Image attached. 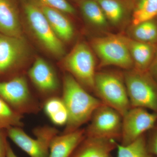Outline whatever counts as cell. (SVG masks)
Returning <instances> with one entry per match:
<instances>
[{
    "label": "cell",
    "instance_id": "obj_27",
    "mask_svg": "<svg viewBox=\"0 0 157 157\" xmlns=\"http://www.w3.org/2000/svg\"><path fill=\"white\" fill-rule=\"evenodd\" d=\"M7 134L0 130V157H7V146L9 143L7 140Z\"/></svg>",
    "mask_w": 157,
    "mask_h": 157
},
{
    "label": "cell",
    "instance_id": "obj_15",
    "mask_svg": "<svg viewBox=\"0 0 157 157\" xmlns=\"http://www.w3.org/2000/svg\"><path fill=\"white\" fill-rule=\"evenodd\" d=\"M134 63V69L148 71L154 57L157 45L139 42L122 35Z\"/></svg>",
    "mask_w": 157,
    "mask_h": 157
},
{
    "label": "cell",
    "instance_id": "obj_8",
    "mask_svg": "<svg viewBox=\"0 0 157 157\" xmlns=\"http://www.w3.org/2000/svg\"><path fill=\"white\" fill-rule=\"evenodd\" d=\"M0 97L21 114L37 112L39 106L33 98L25 76H16L9 81L0 82Z\"/></svg>",
    "mask_w": 157,
    "mask_h": 157
},
{
    "label": "cell",
    "instance_id": "obj_9",
    "mask_svg": "<svg viewBox=\"0 0 157 157\" xmlns=\"http://www.w3.org/2000/svg\"><path fill=\"white\" fill-rule=\"evenodd\" d=\"M122 116L112 107L103 104L93 113L86 130V137L121 140Z\"/></svg>",
    "mask_w": 157,
    "mask_h": 157
},
{
    "label": "cell",
    "instance_id": "obj_6",
    "mask_svg": "<svg viewBox=\"0 0 157 157\" xmlns=\"http://www.w3.org/2000/svg\"><path fill=\"white\" fill-rule=\"evenodd\" d=\"M23 6L29 27L40 44L55 56L63 55L65 48L63 42L54 33L38 5L24 2Z\"/></svg>",
    "mask_w": 157,
    "mask_h": 157
},
{
    "label": "cell",
    "instance_id": "obj_10",
    "mask_svg": "<svg viewBox=\"0 0 157 157\" xmlns=\"http://www.w3.org/2000/svg\"><path fill=\"white\" fill-rule=\"evenodd\" d=\"M157 122V113L140 107H131L123 116L120 144L132 143L154 128Z\"/></svg>",
    "mask_w": 157,
    "mask_h": 157
},
{
    "label": "cell",
    "instance_id": "obj_19",
    "mask_svg": "<svg viewBox=\"0 0 157 157\" xmlns=\"http://www.w3.org/2000/svg\"><path fill=\"white\" fill-rule=\"evenodd\" d=\"M101 6L108 22L120 25L125 19L128 7L123 0H96Z\"/></svg>",
    "mask_w": 157,
    "mask_h": 157
},
{
    "label": "cell",
    "instance_id": "obj_16",
    "mask_svg": "<svg viewBox=\"0 0 157 157\" xmlns=\"http://www.w3.org/2000/svg\"><path fill=\"white\" fill-rule=\"evenodd\" d=\"M0 34L10 36L23 37L15 0H0Z\"/></svg>",
    "mask_w": 157,
    "mask_h": 157
},
{
    "label": "cell",
    "instance_id": "obj_11",
    "mask_svg": "<svg viewBox=\"0 0 157 157\" xmlns=\"http://www.w3.org/2000/svg\"><path fill=\"white\" fill-rule=\"evenodd\" d=\"M27 48L23 37L0 34V75L18 65L26 55Z\"/></svg>",
    "mask_w": 157,
    "mask_h": 157
},
{
    "label": "cell",
    "instance_id": "obj_13",
    "mask_svg": "<svg viewBox=\"0 0 157 157\" xmlns=\"http://www.w3.org/2000/svg\"><path fill=\"white\" fill-rule=\"evenodd\" d=\"M85 137V129L80 128L58 134L51 141L48 157H70Z\"/></svg>",
    "mask_w": 157,
    "mask_h": 157
},
{
    "label": "cell",
    "instance_id": "obj_28",
    "mask_svg": "<svg viewBox=\"0 0 157 157\" xmlns=\"http://www.w3.org/2000/svg\"><path fill=\"white\" fill-rule=\"evenodd\" d=\"M148 73L157 82V45L154 57L149 68Z\"/></svg>",
    "mask_w": 157,
    "mask_h": 157
},
{
    "label": "cell",
    "instance_id": "obj_7",
    "mask_svg": "<svg viewBox=\"0 0 157 157\" xmlns=\"http://www.w3.org/2000/svg\"><path fill=\"white\" fill-rule=\"evenodd\" d=\"M36 138L29 136L21 127H11L6 130L7 136L30 157H48L49 145L59 132L53 127L44 126L34 129Z\"/></svg>",
    "mask_w": 157,
    "mask_h": 157
},
{
    "label": "cell",
    "instance_id": "obj_17",
    "mask_svg": "<svg viewBox=\"0 0 157 157\" xmlns=\"http://www.w3.org/2000/svg\"><path fill=\"white\" fill-rule=\"evenodd\" d=\"M49 22L52 28L62 42H69L74 35L73 25L62 11L37 4Z\"/></svg>",
    "mask_w": 157,
    "mask_h": 157
},
{
    "label": "cell",
    "instance_id": "obj_14",
    "mask_svg": "<svg viewBox=\"0 0 157 157\" xmlns=\"http://www.w3.org/2000/svg\"><path fill=\"white\" fill-rule=\"evenodd\" d=\"M117 144L113 139L86 136L70 157H112L111 153Z\"/></svg>",
    "mask_w": 157,
    "mask_h": 157
},
{
    "label": "cell",
    "instance_id": "obj_3",
    "mask_svg": "<svg viewBox=\"0 0 157 157\" xmlns=\"http://www.w3.org/2000/svg\"><path fill=\"white\" fill-rule=\"evenodd\" d=\"M94 91L102 103L122 117L131 108L124 77L117 73L96 72Z\"/></svg>",
    "mask_w": 157,
    "mask_h": 157
},
{
    "label": "cell",
    "instance_id": "obj_23",
    "mask_svg": "<svg viewBox=\"0 0 157 157\" xmlns=\"http://www.w3.org/2000/svg\"><path fill=\"white\" fill-rule=\"evenodd\" d=\"M117 157H157L149 151L144 135L126 145L118 144Z\"/></svg>",
    "mask_w": 157,
    "mask_h": 157
},
{
    "label": "cell",
    "instance_id": "obj_24",
    "mask_svg": "<svg viewBox=\"0 0 157 157\" xmlns=\"http://www.w3.org/2000/svg\"><path fill=\"white\" fill-rule=\"evenodd\" d=\"M22 114L11 108L0 97V130L8 129L11 127H22Z\"/></svg>",
    "mask_w": 157,
    "mask_h": 157
},
{
    "label": "cell",
    "instance_id": "obj_20",
    "mask_svg": "<svg viewBox=\"0 0 157 157\" xmlns=\"http://www.w3.org/2000/svg\"><path fill=\"white\" fill-rule=\"evenodd\" d=\"M79 7L83 17L90 24L99 29L107 27L109 22L96 0H81Z\"/></svg>",
    "mask_w": 157,
    "mask_h": 157
},
{
    "label": "cell",
    "instance_id": "obj_2",
    "mask_svg": "<svg viewBox=\"0 0 157 157\" xmlns=\"http://www.w3.org/2000/svg\"><path fill=\"white\" fill-rule=\"evenodd\" d=\"M131 107L149 109L157 113V82L148 71L133 69L124 75Z\"/></svg>",
    "mask_w": 157,
    "mask_h": 157
},
{
    "label": "cell",
    "instance_id": "obj_21",
    "mask_svg": "<svg viewBox=\"0 0 157 157\" xmlns=\"http://www.w3.org/2000/svg\"><path fill=\"white\" fill-rule=\"evenodd\" d=\"M44 110L54 124L59 126L67 125L69 114L62 98L56 96L48 98L44 104Z\"/></svg>",
    "mask_w": 157,
    "mask_h": 157
},
{
    "label": "cell",
    "instance_id": "obj_22",
    "mask_svg": "<svg viewBox=\"0 0 157 157\" xmlns=\"http://www.w3.org/2000/svg\"><path fill=\"white\" fill-rule=\"evenodd\" d=\"M129 37L139 42L157 44V21H146L135 25H132Z\"/></svg>",
    "mask_w": 157,
    "mask_h": 157
},
{
    "label": "cell",
    "instance_id": "obj_5",
    "mask_svg": "<svg viewBox=\"0 0 157 157\" xmlns=\"http://www.w3.org/2000/svg\"><path fill=\"white\" fill-rule=\"evenodd\" d=\"M92 48L100 60V67L114 66L127 70L134 63L122 35H107L94 38Z\"/></svg>",
    "mask_w": 157,
    "mask_h": 157
},
{
    "label": "cell",
    "instance_id": "obj_1",
    "mask_svg": "<svg viewBox=\"0 0 157 157\" xmlns=\"http://www.w3.org/2000/svg\"><path fill=\"white\" fill-rule=\"evenodd\" d=\"M62 98L69 114L63 133L79 128L90 119L98 107L104 104L98 98L91 95L69 73L63 77Z\"/></svg>",
    "mask_w": 157,
    "mask_h": 157
},
{
    "label": "cell",
    "instance_id": "obj_26",
    "mask_svg": "<svg viewBox=\"0 0 157 157\" xmlns=\"http://www.w3.org/2000/svg\"><path fill=\"white\" fill-rule=\"evenodd\" d=\"M147 142L149 151L157 157V128L147 139Z\"/></svg>",
    "mask_w": 157,
    "mask_h": 157
},
{
    "label": "cell",
    "instance_id": "obj_12",
    "mask_svg": "<svg viewBox=\"0 0 157 157\" xmlns=\"http://www.w3.org/2000/svg\"><path fill=\"white\" fill-rule=\"evenodd\" d=\"M29 77L42 94H53L59 87L58 78L52 67L42 58H37L28 71Z\"/></svg>",
    "mask_w": 157,
    "mask_h": 157
},
{
    "label": "cell",
    "instance_id": "obj_18",
    "mask_svg": "<svg viewBox=\"0 0 157 157\" xmlns=\"http://www.w3.org/2000/svg\"><path fill=\"white\" fill-rule=\"evenodd\" d=\"M132 25L157 19V0H131Z\"/></svg>",
    "mask_w": 157,
    "mask_h": 157
},
{
    "label": "cell",
    "instance_id": "obj_4",
    "mask_svg": "<svg viewBox=\"0 0 157 157\" xmlns=\"http://www.w3.org/2000/svg\"><path fill=\"white\" fill-rule=\"evenodd\" d=\"M93 52L85 43H77L65 56L63 66L86 90L94 91L96 72Z\"/></svg>",
    "mask_w": 157,
    "mask_h": 157
},
{
    "label": "cell",
    "instance_id": "obj_25",
    "mask_svg": "<svg viewBox=\"0 0 157 157\" xmlns=\"http://www.w3.org/2000/svg\"><path fill=\"white\" fill-rule=\"evenodd\" d=\"M37 4L59 10L65 14H74L75 9L67 0H36Z\"/></svg>",
    "mask_w": 157,
    "mask_h": 157
},
{
    "label": "cell",
    "instance_id": "obj_29",
    "mask_svg": "<svg viewBox=\"0 0 157 157\" xmlns=\"http://www.w3.org/2000/svg\"><path fill=\"white\" fill-rule=\"evenodd\" d=\"M7 157H17L13 151L9 143H8V146H7Z\"/></svg>",
    "mask_w": 157,
    "mask_h": 157
}]
</instances>
